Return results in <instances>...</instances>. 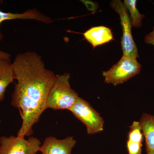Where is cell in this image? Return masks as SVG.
<instances>
[{"instance_id":"7a4b0ae2","label":"cell","mask_w":154,"mask_h":154,"mask_svg":"<svg viewBox=\"0 0 154 154\" xmlns=\"http://www.w3.org/2000/svg\"><path fill=\"white\" fill-rule=\"evenodd\" d=\"M69 73L56 75L54 82L48 96L46 109L69 110L79 98V94L72 89Z\"/></svg>"},{"instance_id":"5b68a950","label":"cell","mask_w":154,"mask_h":154,"mask_svg":"<svg viewBox=\"0 0 154 154\" xmlns=\"http://www.w3.org/2000/svg\"><path fill=\"white\" fill-rule=\"evenodd\" d=\"M41 143L37 138L30 137L2 136L0 137V154H36Z\"/></svg>"},{"instance_id":"5bb4252c","label":"cell","mask_w":154,"mask_h":154,"mask_svg":"<svg viewBox=\"0 0 154 154\" xmlns=\"http://www.w3.org/2000/svg\"><path fill=\"white\" fill-rule=\"evenodd\" d=\"M144 42L147 44H152L154 46V27L152 31L145 37Z\"/></svg>"},{"instance_id":"8fae6325","label":"cell","mask_w":154,"mask_h":154,"mask_svg":"<svg viewBox=\"0 0 154 154\" xmlns=\"http://www.w3.org/2000/svg\"><path fill=\"white\" fill-rule=\"evenodd\" d=\"M143 134L139 122L134 121L129 127L126 143L128 154H142Z\"/></svg>"},{"instance_id":"3957f363","label":"cell","mask_w":154,"mask_h":154,"mask_svg":"<svg viewBox=\"0 0 154 154\" xmlns=\"http://www.w3.org/2000/svg\"><path fill=\"white\" fill-rule=\"evenodd\" d=\"M69 110L85 124L88 134H96L104 130L103 118L89 102L82 98L79 97Z\"/></svg>"},{"instance_id":"9c48e42d","label":"cell","mask_w":154,"mask_h":154,"mask_svg":"<svg viewBox=\"0 0 154 154\" xmlns=\"http://www.w3.org/2000/svg\"><path fill=\"white\" fill-rule=\"evenodd\" d=\"M83 35L94 48L113 39V33L110 28L104 26L92 27L83 33Z\"/></svg>"},{"instance_id":"30bf717a","label":"cell","mask_w":154,"mask_h":154,"mask_svg":"<svg viewBox=\"0 0 154 154\" xmlns=\"http://www.w3.org/2000/svg\"><path fill=\"white\" fill-rule=\"evenodd\" d=\"M145 139L146 154H154V115L144 113L139 121Z\"/></svg>"},{"instance_id":"8992f818","label":"cell","mask_w":154,"mask_h":154,"mask_svg":"<svg viewBox=\"0 0 154 154\" xmlns=\"http://www.w3.org/2000/svg\"><path fill=\"white\" fill-rule=\"evenodd\" d=\"M110 6L119 16L123 34L122 38V48L123 55L128 57L139 58L137 48L131 34V20L123 3L119 0L112 1Z\"/></svg>"},{"instance_id":"52a82bcc","label":"cell","mask_w":154,"mask_h":154,"mask_svg":"<svg viewBox=\"0 0 154 154\" xmlns=\"http://www.w3.org/2000/svg\"><path fill=\"white\" fill-rule=\"evenodd\" d=\"M76 144V141L73 136H68L63 139L49 136L45 140L39 152L42 154H71Z\"/></svg>"},{"instance_id":"ba28073f","label":"cell","mask_w":154,"mask_h":154,"mask_svg":"<svg viewBox=\"0 0 154 154\" xmlns=\"http://www.w3.org/2000/svg\"><path fill=\"white\" fill-rule=\"evenodd\" d=\"M15 19L34 20L49 24L52 23L51 18L42 14L36 9H29L21 14H14L10 12H4L0 11V25L3 22ZM3 35L0 32V41L2 39Z\"/></svg>"},{"instance_id":"9a60e30c","label":"cell","mask_w":154,"mask_h":154,"mask_svg":"<svg viewBox=\"0 0 154 154\" xmlns=\"http://www.w3.org/2000/svg\"><path fill=\"white\" fill-rule=\"evenodd\" d=\"M11 55L8 53L0 50V58L5 59H11Z\"/></svg>"},{"instance_id":"7c38bea8","label":"cell","mask_w":154,"mask_h":154,"mask_svg":"<svg viewBox=\"0 0 154 154\" xmlns=\"http://www.w3.org/2000/svg\"><path fill=\"white\" fill-rule=\"evenodd\" d=\"M15 80L11 59L0 58V102L5 99L8 86Z\"/></svg>"},{"instance_id":"2e32d148","label":"cell","mask_w":154,"mask_h":154,"mask_svg":"<svg viewBox=\"0 0 154 154\" xmlns=\"http://www.w3.org/2000/svg\"><path fill=\"white\" fill-rule=\"evenodd\" d=\"M85 2H84L85 3V5H90V6H87L89 10H91V11H94V10H96V5H96V4L94 5V3L91 2H88V1H85Z\"/></svg>"},{"instance_id":"6da1fadb","label":"cell","mask_w":154,"mask_h":154,"mask_svg":"<svg viewBox=\"0 0 154 154\" xmlns=\"http://www.w3.org/2000/svg\"><path fill=\"white\" fill-rule=\"evenodd\" d=\"M17 83L11 104L19 109L22 118L18 136H30L33 125L46 109L48 96L56 75L45 67L42 57L33 51L18 54L12 63Z\"/></svg>"},{"instance_id":"4fadbf2b","label":"cell","mask_w":154,"mask_h":154,"mask_svg":"<svg viewBox=\"0 0 154 154\" xmlns=\"http://www.w3.org/2000/svg\"><path fill=\"white\" fill-rule=\"evenodd\" d=\"M136 0H125L123 4L130 14L131 25L135 28H140L142 25V20L145 16L140 14L136 7Z\"/></svg>"},{"instance_id":"277c9868","label":"cell","mask_w":154,"mask_h":154,"mask_svg":"<svg viewBox=\"0 0 154 154\" xmlns=\"http://www.w3.org/2000/svg\"><path fill=\"white\" fill-rule=\"evenodd\" d=\"M141 66L136 59L123 55L112 67L102 72L105 82L113 85L122 84L140 72Z\"/></svg>"}]
</instances>
